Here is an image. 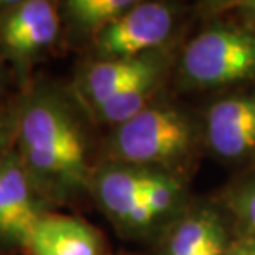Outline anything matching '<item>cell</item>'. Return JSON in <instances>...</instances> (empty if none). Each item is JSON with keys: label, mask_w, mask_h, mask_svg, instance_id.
I'll use <instances>...</instances> for the list:
<instances>
[{"label": "cell", "mask_w": 255, "mask_h": 255, "mask_svg": "<svg viewBox=\"0 0 255 255\" xmlns=\"http://www.w3.org/2000/svg\"><path fill=\"white\" fill-rule=\"evenodd\" d=\"M15 139L25 169L43 197L65 199L91 191L93 169L86 137L70 106L38 95L17 115Z\"/></svg>", "instance_id": "obj_1"}, {"label": "cell", "mask_w": 255, "mask_h": 255, "mask_svg": "<svg viewBox=\"0 0 255 255\" xmlns=\"http://www.w3.org/2000/svg\"><path fill=\"white\" fill-rule=\"evenodd\" d=\"M202 126L189 111L152 101L131 120L115 126L110 137L111 162L187 177L202 144Z\"/></svg>", "instance_id": "obj_2"}, {"label": "cell", "mask_w": 255, "mask_h": 255, "mask_svg": "<svg viewBox=\"0 0 255 255\" xmlns=\"http://www.w3.org/2000/svg\"><path fill=\"white\" fill-rule=\"evenodd\" d=\"M177 73L186 90L255 85V32L234 23L201 30L182 50Z\"/></svg>", "instance_id": "obj_3"}, {"label": "cell", "mask_w": 255, "mask_h": 255, "mask_svg": "<svg viewBox=\"0 0 255 255\" xmlns=\"http://www.w3.org/2000/svg\"><path fill=\"white\" fill-rule=\"evenodd\" d=\"M177 20L176 5L136 2L95 37L98 60H129L164 50Z\"/></svg>", "instance_id": "obj_4"}, {"label": "cell", "mask_w": 255, "mask_h": 255, "mask_svg": "<svg viewBox=\"0 0 255 255\" xmlns=\"http://www.w3.org/2000/svg\"><path fill=\"white\" fill-rule=\"evenodd\" d=\"M204 144L217 159L234 164L255 161V85L212 101L202 125Z\"/></svg>", "instance_id": "obj_5"}, {"label": "cell", "mask_w": 255, "mask_h": 255, "mask_svg": "<svg viewBox=\"0 0 255 255\" xmlns=\"http://www.w3.org/2000/svg\"><path fill=\"white\" fill-rule=\"evenodd\" d=\"M43 196L17 151L0 159V249H27L37 222L47 214Z\"/></svg>", "instance_id": "obj_6"}, {"label": "cell", "mask_w": 255, "mask_h": 255, "mask_svg": "<svg viewBox=\"0 0 255 255\" xmlns=\"http://www.w3.org/2000/svg\"><path fill=\"white\" fill-rule=\"evenodd\" d=\"M58 7L48 0H25L8 7L0 17V48L10 58L27 62L57 42Z\"/></svg>", "instance_id": "obj_7"}, {"label": "cell", "mask_w": 255, "mask_h": 255, "mask_svg": "<svg viewBox=\"0 0 255 255\" xmlns=\"http://www.w3.org/2000/svg\"><path fill=\"white\" fill-rule=\"evenodd\" d=\"M152 174L154 169L110 161L93 172L91 192L106 216L121 227L128 214L141 201V194Z\"/></svg>", "instance_id": "obj_8"}, {"label": "cell", "mask_w": 255, "mask_h": 255, "mask_svg": "<svg viewBox=\"0 0 255 255\" xmlns=\"http://www.w3.org/2000/svg\"><path fill=\"white\" fill-rule=\"evenodd\" d=\"M30 255H103L98 232L76 217L43 214L28 239Z\"/></svg>", "instance_id": "obj_9"}, {"label": "cell", "mask_w": 255, "mask_h": 255, "mask_svg": "<svg viewBox=\"0 0 255 255\" xmlns=\"http://www.w3.org/2000/svg\"><path fill=\"white\" fill-rule=\"evenodd\" d=\"M167 57L169 53L166 50H159L129 60H96L81 75L80 93L91 111H95Z\"/></svg>", "instance_id": "obj_10"}, {"label": "cell", "mask_w": 255, "mask_h": 255, "mask_svg": "<svg viewBox=\"0 0 255 255\" xmlns=\"http://www.w3.org/2000/svg\"><path fill=\"white\" fill-rule=\"evenodd\" d=\"M226 222V214L211 204L189 206L164 229L157 255H196Z\"/></svg>", "instance_id": "obj_11"}, {"label": "cell", "mask_w": 255, "mask_h": 255, "mask_svg": "<svg viewBox=\"0 0 255 255\" xmlns=\"http://www.w3.org/2000/svg\"><path fill=\"white\" fill-rule=\"evenodd\" d=\"M171 57L162 60L154 68L146 71L139 78L131 81L129 85L125 86L118 95L96 108L93 113L100 121L113 126H118L125 121L131 120L139 111H142L146 106H149L157 96V91L162 86V78L167 73L169 68Z\"/></svg>", "instance_id": "obj_12"}, {"label": "cell", "mask_w": 255, "mask_h": 255, "mask_svg": "<svg viewBox=\"0 0 255 255\" xmlns=\"http://www.w3.org/2000/svg\"><path fill=\"white\" fill-rule=\"evenodd\" d=\"M134 3V0H70L65 12L75 30L96 37Z\"/></svg>", "instance_id": "obj_13"}, {"label": "cell", "mask_w": 255, "mask_h": 255, "mask_svg": "<svg viewBox=\"0 0 255 255\" xmlns=\"http://www.w3.org/2000/svg\"><path fill=\"white\" fill-rule=\"evenodd\" d=\"M221 204L222 211L236 221L239 232L255 236V167L226 187Z\"/></svg>", "instance_id": "obj_14"}, {"label": "cell", "mask_w": 255, "mask_h": 255, "mask_svg": "<svg viewBox=\"0 0 255 255\" xmlns=\"http://www.w3.org/2000/svg\"><path fill=\"white\" fill-rule=\"evenodd\" d=\"M232 242H234V234L229 229L227 222H224L217 227V231L206 242V246L196 255H231Z\"/></svg>", "instance_id": "obj_15"}, {"label": "cell", "mask_w": 255, "mask_h": 255, "mask_svg": "<svg viewBox=\"0 0 255 255\" xmlns=\"http://www.w3.org/2000/svg\"><path fill=\"white\" fill-rule=\"evenodd\" d=\"M15 128H17V118L12 120L8 115L0 113V159L10 152V146L15 139Z\"/></svg>", "instance_id": "obj_16"}, {"label": "cell", "mask_w": 255, "mask_h": 255, "mask_svg": "<svg viewBox=\"0 0 255 255\" xmlns=\"http://www.w3.org/2000/svg\"><path fill=\"white\" fill-rule=\"evenodd\" d=\"M231 255H255V236L239 232L234 236Z\"/></svg>", "instance_id": "obj_17"}, {"label": "cell", "mask_w": 255, "mask_h": 255, "mask_svg": "<svg viewBox=\"0 0 255 255\" xmlns=\"http://www.w3.org/2000/svg\"><path fill=\"white\" fill-rule=\"evenodd\" d=\"M237 13L241 15L242 22L246 27L255 32V0H246V2H237L236 7Z\"/></svg>", "instance_id": "obj_18"}, {"label": "cell", "mask_w": 255, "mask_h": 255, "mask_svg": "<svg viewBox=\"0 0 255 255\" xmlns=\"http://www.w3.org/2000/svg\"><path fill=\"white\" fill-rule=\"evenodd\" d=\"M2 80H3V68H2V60H0V85H2Z\"/></svg>", "instance_id": "obj_19"}]
</instances>
